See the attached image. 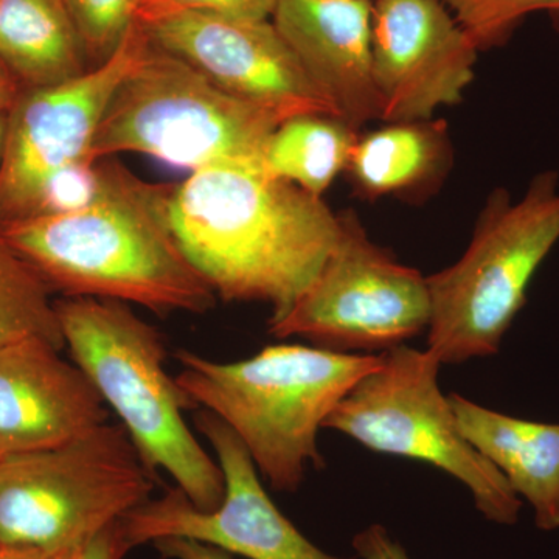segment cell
Instances as JSON below:
<instances>
[{
    "instance_id": "cell-25",
    "label": "cell",
    "mask_w": 559,
    "mask_h": 559,
    "mask_svg": "<svg viewBox=\"0 0 559 559\" xmlns=\"http://www.w3.org/2000/svg\"><path fill=\"white\" fill-rule=\"evenodd\" d=\"M353 547L360 559H411L399 540L390 536L389 530L371 524L353 539Z\"/></svg>"
},
{
    "instance_id": "cell-7",
    "label": "cell",
    "mask_w": 559,
    "mask_h": 559,
    "mask_svg": "<svg viewBox=\"0 0 559 559\" xmlns=\"http://www.w3.org/2000/svg\"><path fill=\"white\" fill-rule=\"evenodd\" d=\"M154 471L123 426L0 459V549H80L150 500Z\"/></svg>"
},
{
    "instance_id": "cell-16",
    "label": "cell",
    "mask_w": 559,
    "mask_h": 559,
    "mask_svg": "<svg viewBox=\"0 0 559 559\" xmlns=\"http://www.w3.org/2000/svg\"><path fill=\"white\" fill-rule=\"evenodd\" d=\"M450 403L465 439L527 500L536 527L558 530L559 425L510 417L457 393Z\"/></svg>"
},
{
    "instance_id": "cell-13",
    "label": "cell",
    "mask_w": 559,
    "mask_h": 559,
    "mask_svg": "<svg viewBox=\"0 0 559 559\" xmlns=\"http://www.w3.org/2000/svg\"><path fill=\"white\" fill-rule=\"evenodd\" d=\"M140 27L154 46L190 62L224 91L271 110L282 121L297 116L337 119L272 21L180 13Z\"/></svg>"
},
{
    "instance_id": "cell-8",
    "label": "cell",
    "mask_w": 559,
    "mask_h": 559,
    "mask_svg": "<svg viewBox=\"0 0 559 559\" xmlns=\"http://www.w3.org/2000/svg\"><path fill=\"white\" fill-rule=\"evenodd\" d=\"M381 355L380 367L353 385L323 428L370 451L429 463L469 489L485 520L516 524L521 498L459 429L450 396L440 389L439 359L406 344Z\"/></svg>"
},
{
    "instance_id": "cell-22",
    "label": "cell",
    "mask_w": 559,
    "mask_h": 559,
    "mask_svg": "<svg viewBox=\"0 0 559 559\" xmlns=\"http://www.w3.org/2000/svg\"><path fill=\"white\" fill-rule=\"evenodd\" d=\"M477 49L502 46L530 14L549 13L559 31V0H444Z\"/></svg>"
},
{
    "instance_id": "cell-9",
    "label": "cell",
    "mask_w": 559,
    "mask_h": 559,
    "mask_svg": "<svg viewBox=\"0 0 559 559\" xmlns=\"http://www.w3.org/2000/svg\"><path fill=\"white\" fill-rule=\"evenodd\" d=\"M319 274L296 301L270 319L278 340L307 337L334 352H388L429 329L426 277L367 237L352 212Z\"/></svg>"
},
{
    "instance_id": "cell-28",
    "label": "cell",
    "mask_w": 559,
    "mask_h": 559,
    "mask_svg": "<svg viewBox=\"0 0 559 559\" xmlns=\"http://www.w3.org/2000/svg\"><path fill=\"white\" fill-rule=\"evenodd\" d=\"M22 86L9 68L0 61V116L9 114L20 98Z\"/></svg>"
},
{
    "instance_id": "cell-15",
    "label": "cell",
    "mask_w": 559,
    "mask_h": 559,
    "mask_svg": "<svg viewBox=\"0 0 559 559\" xmlns=\"http://www.w3.org/2000/svg\"><path fill=\"white\" fill-rule=\"evenodd\" d=\"M373 0H278L271 21L337 119L381 120L371 68Z\"/></svg>"
},
{
    "instance_id": "cell-18",
    "label": "cell",
    "mask_w": 559,
    "mask_h": 559,
    "mask_svg": "<svg viewBox=\"0 0 559 559\" xmlns=\"http://www.w3.org/2000/svg\"><path fill=\"white\" fill-rule=\"evenodd\" d=\"M450 139L443 121H403L358 139L347 171L362 197L407 193L447 170Z\"/></svg>"
},
{
    "instance_id": "cell-11",
    "label": "cell",
    "mask_w": 559,
    "mask_h": 559,
    "mask_svg": "<svg viewBox=\"0 0 559 559\" xmlns=\"http://www.w3.org/2000/svg\"><path fill=\"white\" fill-rule=\"evenodd\" d=\"M194 423L223 471V502L216 510H200L179 488L146 500L120 521L132 547L183 538L248 559H344L316 547L277 509L245 444L226 423L204 409H198Z\"/></svg>"
},
{
    "instance_id": "cell-23",
    "label": "cell",
    "mask_w": 559,
    "mask_h": 559,
    "mask_svg": "<svg viewBox=\"0 0 559 559\" xmlns=\"http://www.w3.org/2000/svg\"><path fill=\"white\" fill-rule=\"evenodd\" d=\"M92 68L112 57L135 22L140 0H64Z\"/></svg>"
},
{
    "instance_id": "cell-26",
    "label": "cell",
    "mask_w": 559,
    "mask_h": 559,
    "mask_svg": "<svg viewBox=\"0 0 559 559\" xmlns=\"http://www.w3.org/2000/svg\"><path fill=\"white\" fill-rule=\"evenodd\" d=\"M132 549L130 540L124 536L121 522L109 525L84 544L72 559H123Z\"/></svg>"
},
{
    "instance_id": "cell-2",
    "label": "cell",
    "mask_w": 559,
    "mask_h": 559,
    "mask_svg": "<svg viewBox=\"0 0 559 559\" xmlns=\"http://www.w3.org/2000/svg\"><path fill=\"white\" fill-rule=\"evenodd\" d=\"M171 190L127 170L97 204L0 224V237L68 297L205 312L216 294L179 248L168 213Z\"/></svg>"
},
{
    "instance_id": "cell-5",
    "label": "cell",
    "mask_w": 559,
    "mask_h": 559,
    "mask_svg": "<svg viewBox=\"0 0 559 559\" xmlns=\"http://www.w3.org/2000/svg\"><path fill=\"white\" fill-rule=\"evenodd\" d=\"M559 241V175L543 171L520 200L498 189L462 259L426 277L428 349L443 364L488 358L527 301L530 282Z\"/></svg>"
},
{
    "instance_id": "cell-3",
    "label": "cell",
    "mask_w": 559,
    "mask_h": 559,
    "mask_svg": "<svg viewBox=\"0 0 559 559\" xmlns=\"http://www.w3.org/2000/svg\"><path fill=\"white\" fill-rule=\"evenodd\" d=\"M176 359V384L191 409L226 423L272 488L296 491L310 463L323 466L319 430L353 385L380 367L382 355L282 344L235 362L189 349Z\"/></svg>"
},
{
    "instance_id": "cell-30",
    "label": "cell",
    "mask_w": 559,
    "mask_h": 559,
    "mask_svg": "<svg viewBox=\"0 0 559 559\" xmlns=\"http://www.w3.org/2000/svg\"><path fill=\"white\" fill-rule=\"evenodd\" d=\"M7 119H9V114L0 116V164H2L3 145H5Z\"/></svg>"
},
{
    "instance_id": "cell-24",
    "label": "cell",
    "mask_w": 559,
    "mask_h": 559,
    "mask_svg": "<svg viewBox=\"0 0 559 559\" xmlns=\"http://www.w3.org/2000/svg\"><path fill=\"white\" fill-rule=\"evenodd\" d=\"M278 0H140L135 22H153L180 13H205L246 21H271Z\"/></svg>"
},
{
    "instance_id": "cell-17",
    "label": "cell",
    "mask_w": 559,
    "mask_h": 559,
    "mask_svg": "<svg viewBox=\"0 0 559 559\" xmlns=\"http://www.w3.org/2000/svg\"><path fill=\"white\" fill-rule=\"evenodd\" d=\"M0 61L24 91L92 69L64 0H0Z\"/></svg>"
},
{
    "instance_id": "cell-6",
    "label": "cell",
    "mask_w": 559,
    "mask_h": 559,
    "mask_svg": "<svg viewBox=\"0 0 559 559\" xmlns=\"http://www.w3.org/2000/svg\"><path fill=\"white\" fill-rule=\"evenodd\" d=\"M280 123L271 110L235 97L148 40L114 92L87 159L140 153L191 173L216 165L263 170Z\"/></svg>"
},
{
    "instance_id": "cell-27",
    "label": "cell",
    "mask_w": 559,
    "mask_h": 559,
    "mask_svg": "<svg viewBox=\"0 0 559 559\" xmlns=\"http://www.w3.org/2000/svg\"><path fill=\"white\" fill-rule=\"evenodd\" d=\"M154 547L165 558L170 559H234L227 551L216 549L209 544L183 538H164L154 540Z\"/></svg>"
},
{
    "instance_id": "cell-10",
    "label": "cell",
    "mask_w": 559,
    "mask_h": 559,
    "mask_svg": "<svg viewBox=\"0 0 559 559\" xmlns=\"http://www.w3.org/2000/svg\"><path fill=\"white\" fill-rule=\"evenodd\" d=\"M148 40L134 22L103 64L64 83L21 92L7 119L0 164V224L31 216L50 178L90 157L114 92Z\"/></svg>"
},
{
    "instance_id": "cell-12",
    "label": "cell",
    "mask_w": 559,
    "mask_h": 559,
    "mask_svg": "<svg viewBox=\"0 0 559 559\" xmlns=\"http://www.w3.org/2000/svg\"><path fill=\"white\" fill-rule=\"evenodd\" d=\"M476 43L444 0H373L371 68L382 121L430 120L462 100Z\"/></svg>"
},
{
    "instance_id": "cell-4",
    "label": "cell",
    "mask_w": 559,
    "mask_h": 559,
    "mask_svg": "<svg viewBox=\"0 0 559 559\" xmlns=\"http://www.w3.org/2000/svg\"><path fill=\"white\" fill-rule=\"evenodd\" d=\"M55 307L73 364L119 417L143 462L167 473L197 509H218L223 471L183 418L191 404L165 369L159 331L123 301L68 297Z\"/></svg>"
},
{
    "instance_id": "cell-1",
    "label": "cell",
    "mask_w": 559,
    "mask_h": 559,
    "mask_svg": "<svg viewBox=\"0 0 559 559\" xmlns=\"http://www.w3.org/2000/svg\"><path fill=\"white\" fill-rule=\"evenodd\" d=\"M179 248L221 299L283 314L319 274L341 234L322 198L260 168L216 165L173 187Z\"/></svg>"
},
{
    "instance_id": "cell-29",
    "label": "cell",
    "mask_w": 559,
    "mask_h": 559,
    "mask_svg": "<svg viewBox=\"0 0 559 559\" xmlns=\"http://www.w3.org/2000/svg\"><path fill=\"white\" fill-rule=\"evenodd\" d=\"M81 549V547H80ZM80 549L46 551L36 549H0V559H72Z\"/></svg>"
},
{
    "instance_id": "cell-20",
    "label": "cell",
    "mask_w": 559,
    "mask_h": 559,
    "mask_svg": "<svg viewBox=\"0 0 559 559\" xmlns=\"http://www.w3.org/2000/svg\"><path fill=\"white\" fill-rule=\"evenodd\" d=\"M49 290L38 272L0 237V349L27 340L66 347Z\"/></svg>"
},
{
    "instance_id": "cell-21",
    "label": "cell",
    "mask_w": 559,
    "mask_h": 559,
    "mask_svg": "<svg viewBox=\"0 0 559 559\" xmlns=\"http://www.w3.org/2000/svg\"><path fill=\"white\" fill-rule=\"evenodd\" d=\"M124 171L123 165L109 157L75 162L50 178L31 216L62 215L91 207L117 186Z\"/></svg>"
},
{
    "instance_id": "cell-19",
    "label": "cell",
    "mask_w": 559,
    "mask_h": 559,
    "mask_svg": "<svg viewBox=\"0 0 559 559\" xmlns=\"http://www.w3.org/2000/svg\"><path fill=\"white\" fill-rule=\"evenodd\" d=\"M358 131L336 117H293L271 135L261 168L322 198L336 176L347 170Z\"/></svg>"
},
{
    "instance_id": "cell-14",
    "label": "cell",
    "mask_w": 559,
    "mask_h": 559,
    "mask_svg": "<svg viewBox=\"0 0 559 559\" xmlns=\"http://www.w3.org/2000/svg\"><path fill=\"white\" fill-rule=\"evenodd\" d=\"M50 342L0 349V459L60 447L109 421L92 382Z\"/></svg>"
}]
</instances>
